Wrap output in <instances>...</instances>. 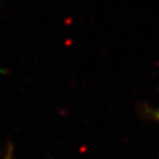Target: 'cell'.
Here are the masks:
<instances>
[{
  "label": "cell",
  "mask_w": 159,
  "mask_h": 159,
  "mask_svg": "<svg viewBox=\"0 0 159 159\" xmlns=\"http://www.w3.org/2000/svg\"><path fill=\"white\" fill-rule=\"evenodd\" d=\"M157 117H158V119H159V109H158V112H157Z\"/></svg>",
  "instance_id": "6da1fadb"
}]
</instances>
